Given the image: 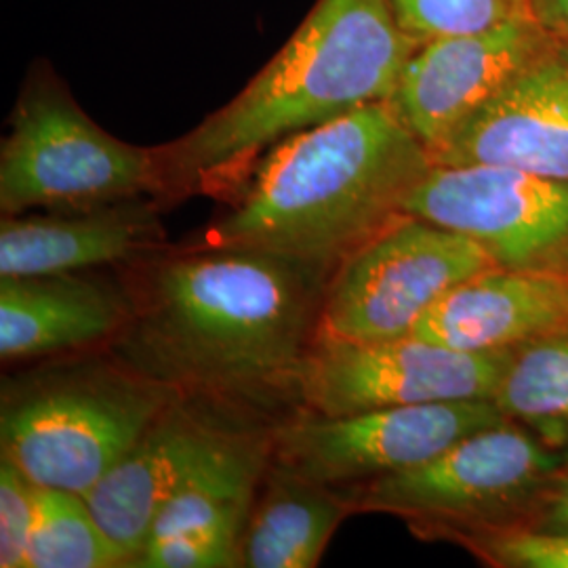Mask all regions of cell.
<instances>
[{
    "instance_id": "6da1fadb",
    "label": "cell",
    "mask_w": 568,
    "mask_h": 568,
    "mask_svg": "<svg viewBox=\"0 0 568 568\" xmlns=\"http://www.w3.org/2000/svg\"><path fill=\"white\" fill-rule=\"evenodd\" d=\"M129 278L133 314L108 345L143 375L232 405L291 398L333 272L251 248L156 253Z\"/></svg>"
},
{
    "instance_id": "7a4b0ae2",
    "label": "cell",
    "mask_w": 568,
    "mask_h": 568,
    "mask_svg": "<svg viewBox=\"0 0 568 568\" xmlns=\"http://www.w3.org/2000/svg\"><path fill=\"white\" fill-rule=\"evenodd\" d=\"M434 166L389 102L366 103L265 150L230 192L204 244L236 246L328 272L405 215Z\"/></svg>"
},
{
    "instance_id": "3957f363",
    "label": "cell",
    "mask_w": 568,
    "mask_h": 568,
    "mask_svg": "<svg viewBox=\"0 0 568 568\" xmlns=\"http://www.w3.org/2000/svg\"><path fill=\"white\" fill-rule=\"evenodd\" d=\"M417 47L392 0H318L232 102L156 148L159 199L232 192L274 143L366 103L389 102Z\"/></svg>"
},
{
    "instance_id": "277c9868",
    "label": "cell",
    "mask_w": 568,
    "mask_h": 568,
    "mask_svg": "<svg viewBox=\"0 0 568 568\" xmlns=\"http://www.w3.org/2000/svg\"><path fill=\"white\" fill-rule=\"evenodd\" d=\"M180 394L110 347L65 354L2 379L0 455L41 487L87 495Z\"/></svg>"
},
{
    "instance_id": "5b68a950",
    "label": "cell",
    "mask_w": 568,
    "mask_h": 568,
    "mask_svg": "<svg viewBox=\"0 0 568 568\" xmlns=\"http://www.w3.org/2000/svg\"><path fill=\"white\" fill-rule=\"evenodd\" d=\"M567 453L506 422L469 434L422 466L345 490L356 511L392 514L424 537L462 544L527 527Z\"/></svg>"
},
{
    "instance_id": "8992f818",
    "label": "cell",
    "mask_w": 568,
    "mask_h": 568,
    "mask_svg": "<svg viewBox=\"0 0 568 568\" xmlns=\"http://www.w3.org/2000/svg\"><path fill=\"white\" fill-rule=\"evenodd\" d=\"M156 150L105 133L47 68L34 70L0 148V211H74L159 196Z\"/></svg>"
},
{
    "instance_id": "52a82bcc",
    "label": "cell",
    "mask_w": 568,
    "mask_h": 568,
    "mask_svg": "<svg viewBox=\"0 0 568 568\" xmlns=\"http://www.w3.org/2000/svg\"><path fill=\"white\" fill-rule=\"evenodd\" d=\"M493 267L499 265L476 241L405 213L335 267L316 339L408 337L453 286Z\"/></svg>"
},
{
    "instance_id": "ba28073f",
    "label": "cell",
    "mask_w": 568,
    "mask_h": 568,
    "mask_svg": "<svg viewBox=\"0 0 568 568\" xmlns=\"http://www.w3.org/2000/svg\"><path fill=\"white\" fill-rule=\"evenodd\" d=\"M509 422L493 398L394 406L342 417L302 410L272 424V462L349 488L422 466L462 438Z\"/></svg>"
},
{
    "instance_id": "9c48e42d",
    "label": "cell",
    "mask_w": 568,
    "mask_h": 568,
    "mask_svg": "<svg viewBox=\"0 0 568 568\" xmlns=\"http://www.w3.org/2000/svg\"><path fill=\"white\" fill-rule=\"evenodd\" d=\"M511 349L459 352L413 335L386 342L318 337L295 371L291 398L325 417L493 398Z\"/></svg>"
},
{
    "instance_id": "30bf717a",
    "label": "cell",
    "mask_w": 568,
    "mask_h": 568,
    "mask_svg": "<svg viewBox=\"0 0 568 568\" xmlns=\"http://www.w3.org/2000/svg\"><path fill=\"white\" fill-rule=\"evenodd\" d=\"M405 213L480 244L499 267L562 272L568 180L497 164H434Z\"/></svg>"
},
{
    "instance_id": "8fae6325",
    "label": "cell",
    "mask_w": 568,
    "mask_h": 568,
    "mask_svg": "<svg viewBox=\"0 0 568 568\" xmlns=\"http://www.w3.org/2000/svg\"><path fill=\"white\" fill-rule=\"evenodd\" d=\"M554 42L532 16L424 42L406 61L389 103L432 152Z\"/></svg>"
},
{
    "instance_id": "7c38bea8",
    "label": "cell",
    "mask_w": 568,
    "mask_h": 568,
    "mask_svg": "<svg viewBox=\"0 0 568 568\" xmlns=\"http://www.w3.org/2000/svg\"><path fill=\"white\" fill-rule=\"evenodd\" d=\"M232 403L182 392L84 499L105 532L129 556H140L152 525L225 429L241 417Z\"/></svg>"
},
{
    "instance_id": "4fadbf2b",
    "label": "cell",
    "mask_w": 568,
    "mask_h": 568,
    "mask_svg": "<svg viewBox=\"0 0 568 568\" xmlns=\"http://www.w3.org/2000/svg\"><path fill=\"white\" fill-rule=\"evenodd\" d=\"M429 156L443 166L497 164L568 180V44L554 42Z\"/></svg>"
},
{
    "instance_id": "5bb4252c",
    "label": "cell",
    "mask_w": 568,
    "mask_h": 568,
    "mask_svg": "<svg viewBox=\"0 0 568 568\" xmlns=\"http://www.w3.org/2000/svg\"><path fill=\"white\" fill-rule=\"evenodd\" d=\"M131 314L126 283L82 272L0 276V356L26 363L98 349L121 335Z\"/></svg>"
},
{
    "instance_id": "9a60e30c",
    "label": "cell",
    "mask_w": 568,
    "mask_h": 568,
    "mask_svg": "<svg viewBox=\"0 0 568 568\" xmlns=\"http://www.w3.org/2000/svg\"><path fill=\"white\" fill-rule=\"evenodd\" d=\"M164 248L156 204L143 196L47 215H4L0 224V276L87 272L138 264Z\"/></svg>"
},
{
    "instance_id": "2e32d148",
    "label": "cell",
    "mask_w": 568,
    "mask_h": 568,
    "mask_svg": "<svg viewBox=\"0 0 568 568\" xmlns=\"http://www.w3.org/2000/svg\"><path fill=\"white\" fill-rule=\"evenodd\" d=\"M568 331V276L493 267L453 286L413 337L459 352H493Z\"/></svg>"
},
{
    "instance_id": "e0dca14e",
    "label": "cell",
    "mask_w": 568,
    "mask_h": 568,
    "mask_svg": "<svg viewBox=\"0 0 568 568\" xmlns=\"http://www.w3.org/2000/svg\"><path fill=\"white\" fill-rule=\"evenodd\" d=\"M270 462L272 426L239 419L187 471L159 511L148 539L183 530H220L241 541Z\"/></svg>"
},
{
    "instance_id": "ac0fdd59",
    "label": "cell",
    "mask_w": 568,
    "mask_h": 568,
    "mask_svg": "<svg viewBox=\"0 0 568 568\" xmlns=\"http://www.w3.org/2000/svg\"><path fill=\"white\" fill-rule=\"evenodd\" d=\"M352 511L345 488L270 462L243 528L241 562L244 568H314Z\"/></svg>"
},
{
    "instance_id": "d6986e66",
    "label": "cell",
    "mask_w": 568,
    "mask_h": 568,
    "mask_svg": "<svg viewBox=\"0 0 568 568\" xmlns=\"http://www.w3.org/2000/svg\"><path fill=\"white\" fill-rule=\"evenodd\" d=\"M493 403L548 447L568 450V331L514 347Z\"/></svg>"
},
{
    "instance_id": "ffe728a7",
    "label": "cell",
    "mask_w": 568,
    "mask_h": 568,
    "mask_svg": "<svg viewBox=\"0 0 568 568\" xmlns=\"http://www.w3.org/2000/svg\"><path fill=\"white\" fill-rule=\"evenodd\" d=\"M119 567H129V556L105 532L84 495L37 485L26 568Z\"/></svg>"
},
{
    "instance_id": "44dd1931",
    "label": "cell",
    "mask_w": 568,
    "mask_h": 568,
    "mask_svg": "<svg viewBox=\"0 0 568 568\" xmlns=\"http://www.w3.org/2000/svg\"><path fill=\"white\" fill-rule=\"evenodd\" d=\"M392 7L417 44L483 32L530 16V0H392Z\"/></svg>"
},
{
    "instance_id": "7402d4cb",
    "label": "cell",
    "mask_w": 568,
    "mask_h": 568,
    "mask_svg": "<svg viewBox=\"0 0 568 568\" xmlns=\"http://www.w3.org/2000/svg\"><path fill=\"white\" fill-rule=\"evenodd\" d=\"M241 541L220 530H183L148 539L131 568H236Z\"/></svg>"
},
{
    "instance_id": "603a6c76",
    "label": "cell",
    "mask_w": 568,
    "mask_h": 568,
    "mask_svg": "<svg viewBox=\"0 0 568 568\" xmlns=\"http://www.w3.org/2000/svg\"><path fill=\"white\" fill-rule=\"evenodd\" d=\"M487 565L499 568H568V535L509 528L462 541Z\"/></svg>"
},
{
    "instance_id": "cb8c5ba5",
    "label": "cell",
    "mask_w": 568,
    "mask_h": 568,
    "mask_svg": "<svg viewBox=\"0 0 568 568\" xmlns=\"http://www.w3.org/2000/svg\"><path fill=\"white\" fill-rule=\"evenodd\" d=\"M37 483L0 455V567L26 568L34 525Z\"/></svg>"
},
{
    "instance_id": "d4e9b609",
    "label": "cell",
    "mask_w": 568,
    "mask_h": 568,
    "mask_svg": "<svg viewBox=\"0 0 568 568\" xmlns=\"http://www.w3.org/2000/svg\"><path fill=\"white\" fill-rule=\"evenodd\" d=\"M525 528L549 535H568V453Z\"/></svg>"
},
{
    "instance_id": "484cf974",
    "label": "cell",
    "mask_w": 568,
    "mask_h": 568,
    "mask_svg": "<svg viewBox=\"0 0 568 568\" xmlns=\"http://www.w3.org/2000/svg\"><path fill=\"white\" fill-rule=\"evenodd\" d=\"M530 16L551 39L568 44V0H530Z\"/></svg>"
},
{
    "instance_id": "4316f807",
    "label": "cell",
    "mask_w": 568,
    "mask_h": 568,
    "mask_svg": "<svg viewBox=\"0 0 568 568\" xmlns=\"http://www.w3.org/2000/svg\"><path fill=\"white\" fill-rule=\"evenodd\" d=\"M560 274H565V276H568V260L567 264H565V267H562V272H560Z\"/></svg>"
}]
</instances>
